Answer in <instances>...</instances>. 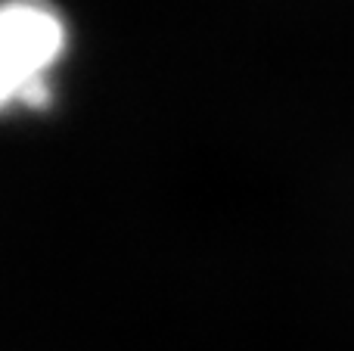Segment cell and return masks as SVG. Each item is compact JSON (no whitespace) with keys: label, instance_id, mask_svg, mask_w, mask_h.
<instances>
[{"label":"cell","instance_id":"1","mask_svg":"<svg viewBox=\"0 0 354 351\" xmlns=\"http://www.w3.org/2000/svg\"><path fill=\"white\" fill-rule=\"evenodd\" d=\"M68 44L50 0H0V112L50 103V75Z\"/></svg>","mask_w":354,"mask_h":351}]
</instances>
